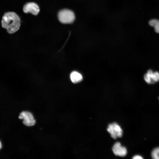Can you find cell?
I'll list each match as a JSON object with an SVG mask.
<instances>
[{
	"label": "cell",
	"instance_id": "7c38bea8",
	"mask_svg": "<svg viewBox=\"0 0 159 159\" xmlns=\"http://www.w3.org/2000/svg\"><path fill=\"white\" fill-rule=\"evenodd\" d=\"M2 147V144L1 142L0 141V149Z\"/></svg>",
	"mask_w": 159,
	"mask_h": 159
},
{
	"label": "cell",
	"instance_id": "5b68a950",
	"mask_svg": "<svg viewBox=\"0 0 159 159\" xmlns=\"http://www.w3.org/2000/svg\"><path fill=\"white\" fill-rule=\"evenodd\" d=\"M144 79L148 84H153L159 81V73L157 71L154 72L152 70L149 69L145 74Z\"/></svg>",
	"mask_w": 159,
	"mask_h": 159
},
{
	"label": "cell",
	"instance_id": "9c48e42d",
	"mask_svg": "<svg viewBox=\"0 0 159 159\" xmlns=\"http://www.w3.org/2000/svg\"><path fill=\"white\" fill-rule=\"evenodd\" d=\"M149 25L153 27L155 31L157 33H159V20L155 19L150 20L149 22Z\"/></svg>",
	"mask_w": 159,
	"mask_h": 159
},
{
	"label": "cell",
	"instance_id": "3957f363",
	"mask_svg": "<svg viewBox=\"0 0 159 159\" xmlns=\"http://www.w3.org/2000/svg\"><path fill=\"white\" fill-rule=\"evenodd\" d=\"M107 131L110 134L114 139L121 137L122 135V130L120 127L116 123L113 122L109 124L107 128Z\"/></svg>",
	"mask_w": 159,
	"mask_h": 159
},
{
	"label": "cell",
	"instance_id": "7a4b0ae2",
	"mask_svg": "<svg viewBox=\"0 0 159 159\" xmlns=\"http://www.w3.org/2000/svg\"><path fill=\"white\" fill-rule=\"evenodd\" d=\"M58 18L61 23L63 24H69L74 21L75 16L74 13L72 10L64 9L59 11Z\"/></svg>",
	"mask_w": 159,
	"mask_h": 159
},
{
	"label": "cell",
	"instance_id": "6da1fadb",
	"mask_svg": "<svg viewBox=\"0 0 159 159\" xmlns=\"http://www.w3.org/2000/svg\"><path fill=\"white\" fill-rule=\"evenodd\" d=\"M2 27L6 29L9 34H13L17 32L21 25V19L15 12L9 11L3 15L1 21Z\"/></svg>",
	"mask_w": 159,
	"mask_h": 159
},
{
	"label": "cell",
	"instance_id": "8992f818",
	"mask_svg": "<svg viewBox=\"0 0 159 159\" xmlns=\"http://www.w3.org/2000/svg\"><path fill=\"white\" fill-rule=\"evenodd\" d=\"M23 11L26 13H30L34 15H37L39 13L40 9L36 3L30 2L27 3L24 5Z\"/></svg>",
	"mask_w": 159,
	"mask_h": 159
},
{
	"label": "cell",
	"instance_id": "ba28073f",
	"mask_svg": "<svg viewBox=\"0 0 159 159\" xmlns=\"http://www.w3.org/2000/svg\"><path fill=\"white\" fill-rule=\"evenodd\" d=\"M70 78L71 81L74 84L81 82L83 79L82 75L80 73L75 71L71 73Z\"/></svg>",
	"mask_w": 159,
	"mask_h": 159
},
{
	"label": "cell",
	"instance_id": "30bf717a",
	"mask_svg": "<svg viewBox=\"0 0 159 159\" xmlns=\"http://www.w3.org/2000/svg\"><path fill=\"white\" fill-rule=\"evenodd\" d=\"M151 156L153 158L159 159V147L154 149L151 153Z\"/></svg>",
	"mask_w": 159,
	"mask_h": 159
},
{
	"label": "cell",
	"instance_id": "4fadbf2b",
	"mask_svg": "<svg viewBox=\"0 0 159 159\" xmlns=\"http://www.w3.org/2000/svg\"><path fill=\"white\" fill-rule=\"evenodd\" d=\"M158 99H159V98H158Z\"/></svg>",
	"mask_w": 159,
	"mask_h": 159
},
{
	"label": "cell",
	"instance_id": "8fae6325",
	"mask_svg": "<svg viewBox=\"0 0 159 159\" xmlns=\"http://www.w3.org/2000/svg\"><path fill=\"white\" fill-rule=\"evenodd\" d=\"M143 158L141 156L139 155H135L132 158V159H142Z\"/></svg>",
	"mask_w": 159,
	"mask_h": 159
},
{
	"label": "cell",
	"instance_id": "277c9868",
	"mask_svg": "<svg viewBox=\"0 0 159 159\" xmlns=\"http://www.w3.org/2000/svg\"><path fill=\"white\" fill-rule=\"evenodd\" d=\"M19 118L23 120V122L25 125L31 126L36 123V121L32 114L27 111H24L20 114Z\"/></svg>",
	"mask_w": 159,
	"mask_h": 159
},
{
	"label": "cell",
	"instance_id": "52a82bcc",
	"mask_svg": "<svg viewBox=\"0 0 159 159\" xmlns=\"http://www.w3.org/2000/svg\"><path fill=\"white\" fill-rule=\"evenodd\" d=\"M112 150L115 155L120 157L125 156L127 152L126 148L121 146L120 143L119 142L115 143L112 147Z\"/></svg>",
	"mask_w": 159,
	"mask_h": 159
}]
</instances>
